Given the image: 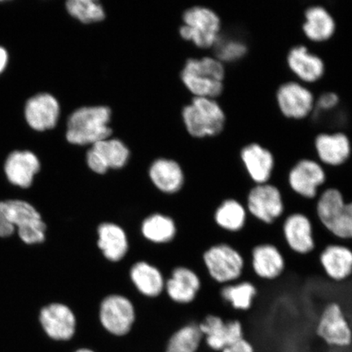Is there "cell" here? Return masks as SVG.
I'll return each mask as SVG.
<instances>
[{
	"instance_id": "obj_1",
	"label": "cell",
	"mask_w": 352,
	"mask_h": 352,
	"mask_svg": "<svg viewBox=\"0 0 352 352\" xmlns=\"http://www.w3.org/2000/svg\"><path fill=\"white\" fill-rule=\"evenodd\" d=\"M110 120L111 110L103 105L78 109L69 118L66 138L73 144L94 145L109 138Z\"/></svg>"
},
{
	"instance_id": "obj_2",
	"label": "cell",
	"mask_w": 352,
	"mask_h": 352,
	"mask_svg": "<svg viewBox=\"0 0 352 352\" xmlns=\"http://www.w3.org/2000/svg\"><path fill=\"white\" fill-rule=\"evenodd\" d=\"M226 74L221 61L213 57L189 59L182 72V79L195 98L214 99L222 94Z\"/></svg>"
},
{
	"instance_id": "obj_3",
	"label": "cell",
	"mask_w": 352,
	"mask_h": 352,
	"mask_svg": "<svg viewBox=\"0 0 352 352\" xmlns=\"http://www.w3.org/2000/svg\"><path fill=\"white\" fill-rule=\"evenodd\" d=\"M184 125L193 138L218 135L226 124V114L214 99L195 98L182 112Z\"/></svg>"
},
{
	"instance_id": "obj_4",
	"label": "cell",
	"mask_w": 352,
	"mask_h": 352,
	"mask_svg": "<svg viewBox=\"0 0 352 352\" xmlns=\"http://www.w3.org/2000/svg\"><path fill=\"white\" fill-rule=\"evenodd\" d=\"M184 25L179 34L184 41H191L201 48L213 47L219 37L221 22L213 10L206 7H192L184 12Z\"/></svg>"
},
{
	"instance_id": "obj_5",
	"label": "cell",
	"mask_w": 352,
	"mask_h": 352,
	"mask_svg": "<svg viewBox=\"0 0 352 352\" xmlns=\"http://www.w3.org/2000/svg\"><path fill=\"white\" fill-rule=\"evenodd\" d=\"M7 222L19 228L21 239L26 244L41 243L45 239L46 224L41 215L28 202L19 200L0 201Z\"/></svg>"
},
{
	"instance_id": "obj_6",
	"label": "cell",
	"mask_w": 352,
	"mask_h": 352,
	"mask_svg": "<svg viewBox=\"0 0 352 352\" xmlns=\"http://www.w3.org/2000/svg\"><path fill=\"white\" fill-rule=\"evenodd\" d=\"M204 261L210 276L220 284L236 283L245 270L243 255L226 243L211 246L204 253Z\"/></svg>"
},
{
	"instance_id": "obj_7",
	"label": "cell",
	"mask_w": 352,
	"mask_h": 352,
	"mask_svg": "<svg viewBox=\"0 0 352 352\" xmlns=\"http://www.w3.org/2000/svg\"><path fill=\"white\" fill-rule=\"evenodd\" d=\"M316 333L329 346L346 349L352 344V328L340 302H330L325 305Z\"/></svg>"
},
{
	"instance_id": "obj_8",
	"label": "cell",
	"mask_w": 352,
	"mask_h": 352,
	"mask_svg": "<svg viewBox=\"0 0 352 352\" xmlns=\"http://www.w3.org/2000/svg\"><path fill=\"white\" fill-rule=\"evenodd\" d=\"M248 214L267 226L274 223L285 212L280 189L270 183L255 184L246 198Z\"/></svg>"
},
{
	"instance_id": "obj_9",
	"label": "cell",
	"mask_w": 352,
	"mask_h": 352,
	"mask_svg": "<svg viewBox=\"0 0 352 352\" xmlns=\"http://www.w3.org/2000/svg\"><path fill=\"white\" fill-rule=\"evenodd\" d=\"M129 148L118 139H105L92 145L87 153V164L94 173L104 175L109 169H121L129 162Z\"/></svg>"
},
{
	"instance_id": "obj_10",
	"label": "cell",
	"mask_w": 352,
	"mask_h": 352,
	"mask_svg": "<svg viewBox=\"0 0 352 352\" xmlns=\"http://www.w3.org/2000/svg\"><path fill=\"white\" fill-rule=\"evenodd\" d=\"M100 319L109 333L118 336H125L135 320L134 306L129 298L112 294L101 302Z\"/></svg>"
},
{
	"instance_id": "obj_11",
	"label": "cell",
	"mask_w": 352,
	"mask_h": 352,
	"mask_svg": "<svg viewBox=\"0 0 352 352\" xmlns=\"http://www.w3.org/2000/svg\"><path fill=\"white\" fill-rule=\"evenodd\" d=\"M327 182V174L322 166L314 160H302L290 170L288 182L290 188L305 199H314L318 189Z\"/></svg>"
},
{
	"instance_id": "obj_12",
	"label": "cell",
	"mask_w": 352,
	"mask_h": 352,
	"mask_svg": "<svg viewBox=\"0 0 352 352\" xmlns=\"http://www.w3.org/2000/svg\"><path fill=\"white\" fill-rule=\"evenodd\" d=\"M283 233L286 245L294 253L307 255L316 249L314 226L305 214H289L284 220Z\"/></svg>"
},
{
	"instance_id": "obj_13",
	"label": "cell",
	"mask_w": 352,
	"mask_h": 352,
	"mask_svg": "<svg viewBox=\"0 0 352 352\" xmlns=\"http://www.w3.org/2000/svg\"><path fill=\"white\" fill-rule=\"evenodd\" d=\"M202 336L211 349L221 351L244 338V329L241 321H224L218 316L210 315L199 324Z\"/></svg>"
},
{
	"instance_id": "obj_14",
	"label": "cell",
	"mask_w": 352,
	"mask_h": 352,
	"mask_svg": "<svg viewBox=\"0 0 352 352\" xmlns=\"http://www.w3.org/2000/svg\"><path fill=\"white\" fill-rule=\"evenodd\" d=\"M276 99L281 112L288 118H305L314 107V95L307 88L296 82L280 85L277 90Z\"/></svg>"
},
{
	"instance_id": "obj_15",
	"label": "cell",
	"mask_w": 352,
	"mask_h": 352,
	"mask_svg": "<svg viewBox=\"0 0 352 352\" xmlns=\"http://www.w3.org/2000/svg\"><path fill=\"white\" fill-rule=\"evenodd\" d=\"M41 322L47 336L55 340H69L76 332V319L67 306L60 303L43 307Z\"/></svg>"
},
{
	"instance_id": "obj_16",
	"label": "cell",
	"mask_w": 352,
	"mask_h": 352,
	"mask_svg": "<svg viewBox=\"0 0 352 352\" xmlns=\"http://www.w3.org/2000/svg\"><path fill=\"white\" fill-rule=\"evenodd\" d=\"M252 267L258 278L274 280L283 274L286 262L276 245L262 243L255 245L252 250Z\"/></svg>"
},
{
	"instance_id": "obj_17",
	"label": "cell",
	"mask_w": 352,
	"mask_h": 352,
	"mask_svg": "<svg viewBox=\"0 0 352 352\" xmlns=\"http://www.w3.org/2000/svg\"><path fill=\"white\" fill-rule=\"evenodd\" d=\"M319 261L330 280L341 283L352 276V250L342 244H329L321 250Z\"/></svg>"
},
{
	"instance_id": "obj_18",
	"label": "cell",
	"mask_w": 352,
	"mask_h": 352,
	"mask_svg": "<svg viewBox=\"0 0 352 352\" xmlns=\"http://www.w3.org/2000/svg\"><path fill=\"white\" fill-rule=\"evenodd\" d=\"M60 116L58 101L50 94H41L30 99L25 107L29 125L37 131L54 129Z\"/></svg>"
},
{
	"instance_id": "obj_19",
	"label": "cell",
	"mask_w": 352,
	"mask_h": 352,
	"mask_svg": "<svg viewBox=\"0 0 352 352\" xmlns=\"http://www.w3.org/2000/svg\"><path fill=\"white\" fill-rule=\"evenodd\" d=\"M241 160L246 171L255 184L270 182L274 169V157L272 153L258 144H250L242 148Z\"/></svg>"
},
{
	"instance_id": "obj_20",
	"label": "cell",
	"mask_w": 352,
	"mask_h": 352,
	"mask_svg": "<svg viewBox=\"0 0 352 352\" xmlns=\"http://www.w3.org/2000/svg\"><path fill=\"white\" fill-rule=\"evenodd\" d=\"M41 169V164L36 156L30 152H14L8 157L6 173L8 180L15 186L29 188L32 186L34 176Z\"/></svg>"
},
{
	"instance_id": "obj_21",
	"label": "cell",
	"mask_w": 352,
	"mask_h": 352,
	"mask_svg": "<svg viewBox=\"0 0 352 352\" xmlns=\"http://www.w3.org/2000/svg\"><path fill=\"white\" fill-rule=\"evenodd\" d=\"M165 288L173 301L188 303L195 300L201 288V280L196 272L189 268L176 267L166 281Z\"/></svg>"
},
{
	"instance_id": "obj_22",
	"label": "cell",
	"mask_w": 352,
	"mask_h": 352,
	"mask_svg": "<svg viewBox=\"0 0 352 352\" xmlns=\"http://www.w3.org/2000/svg\"><path fill=\"white\" fill-rule=\"evenodd\" d=\"M316 148L320 160L329 166H340L349 160L351 144L345 134H320L316 138Z\"/></svg>"
},
{
	"instance_id": "obj_23",
	"label": "cell",
	"mask_w": 352,
	"mask_h": 352,
	"mask_svg": "<svg viewBox=\"0 0 352 352\" xmlns=\"http://www.w3.org/2000/svg\"><path fill=\"white\" fill-rule=\"evenodd\" d=\"M149 177L160 191L175 193L182 189L184 175L182 166L175 161L160 158L149 168Z\"/></svg>"
},
{
	"instance_id": "obj_24",
	"label": "cell",
	"mask_w": 352,
	"mask_h": 352,
	"mask_svg": "<svg viewBox=\"0 0 352 352\" xmlns=\"http://www.w3.org/2000/svg\"><path fill=\"white\" fill-rule=\"evenodd\" d=\"M287 61L292 72L306 82L318 80L324 72L323 60L302 45L294 47L289 51Z\"/></svg>"
},
{
	"instance_id": "obj_25",
	"label": "cell",
	"mask_w": 352,
	"mask_h": 352,
	"mask_svg": "<svg viewBox=\"0 0 352 352\" xmlns=\"http://www.w3.org/2000/svg\"><path fill=\"white\" fill-rule=\"evenodd\" d=\"M98 236V246L105 258L113 262L124 258L129 250V240L120 226L112 223L100 224Z\"/></svg>"
},
{
	"instance_id": "obj_26",
	"label": "cell",
	"mask_w": 352,
	"mask_h": 352,
	"mask_svg": "<svg viewBox=\"0 0 352 352\" xmlns=\"http://www.w3.org/2000/svg\"><path fill=\"white\" fill-rule=\"evenodd\" d=\"M130 276L136 289L145 296L157 297L165 288L164 279L161 272L146 262L134 264Z\"/></svg>"
},
{
	"instance_id": "obj_27",
	"label": "cell",
	"mask_w": 352,
	"mask_h": 352,
	"mask_svg": "<svg viewBox=\"0 0 352 352\" xmlns=\"http://www.w3.org/2000/svg\"><path fill=\"white\" fill-rule=\"evenodd\" d=\"M306 21L303 32L314 41H324L332 36L336 30V22L330 13L321 6H312L305 12Z\"/></svg>"
},
{
	"instance_id": "obj_28",
	"label": "cell",
	"mask_w": 352,
	"mask_h": 352,
	"mask_svg": "<svg viewBox=\"0 0 352 352\" xmlns=\"http://www.w3.org/2000/svg\"><path fill=\"white\" fill-rule=\"evenodd\" d=\"M248 218V211L245 206L234 198L223 201L214 212V221L217 226L230 232L243 230Z\"/></svg>"
},
{
	"instance_id": "obj_29",
	"label": "cell",
	"mask_w": 352,
	"mask_h": 352,
	"mask_svg": "<svg viewBox=\"0 0 352 352\" xmlns=\"http://www.w3.org/2000/svg\"><path fill=\"white\" fill-rule=\"evenodd\" d=\"M344 196L336 188H329L320 193L316 204V213L322 226L329 230L346 204Z\"/></svg>"
},
{
	"instance_id": "obj_30",
	"label": "cell",
	"mask_w": 352,
	"mask_h": 352,
	"mask_svg": "<svg viewBox=\"0 0 352 352\" xmlns=\"http://www.w3.org/2000/svg\"><path fill=\"white\" fill-rule=\"evenodd\" d=\"M220 294L233 309L246 311L253 307L258 289L250 281L243 280L224 285Z\"/></svg>"
},
{
	"instance_id": "obj_31",
	"label": "cell",
	"mask_w": 352,
	"mask_h": 352,
	"mask_svg": "<svg viewBox=\"0 0 352 352\" xmlns=\"http://www.w3.org/2000/svg\"><path fill=\"white\" fill-rule=\"evenodd\" d=\"M142 232L148 241L155 243H166L174 239L176 226L173 219L164 214H155L144 220Z\"/></svg>"
},
{
	"instance_id": "obj_32",
	"label": "cell",
	"mask_w": 352,
	"mask_h": 352,
	"mask_svg": "<svg viewBox=\"0 0 352 352\" xmlns=\"http://www.w3.org/2000/svg\"><path fill=\"white\" fill-rule=\"evenodd\" d=\"M66 10L83 24L98 23L105 17L103 6L96 0H69L66 3Z\"/></svg>"
},
{
	"instance_id": "obj_33",
	"label": "cell",
	"mask_w": 352,
	"mask_h": 352,
	"mask_svg": "<svg viewBox=\"0 0 352 352\" xmlns=\"http://www.w3.org/2000/svg\"><path fill=\"white\" fill-rule=\"evenodd\" d=\"M201 338L199 325H187L170 338L166 352H196Z\"/></svg>"
},
{
	"instance_id": "obj_34",
	"label": "cell",
	"mask_w": 352,
	"mask_h": 352,
	"mask_svg": "<svg viewBox=\"0 0 352 352\" xmlns=\"http://www.w3.org/2000/svg\"><path fill=\"white\" fill-rule=\"evenodd\" d=\"M217 59L224 63H232L243 57L248 52V46L241 39L219 37L214 45Z\"/></svg>"
},
{
	"instance_id": "obj_35",
	"label": "cell",
	"mask_w": 352,
	"mask_h": 352,
	"mask_svg": "<svg viewBox=\"0 0 352 352\" xmlns=\"http://www.w3.org/2000/svg\"><path fill=\"white\" fill-rule=\"evenodd\" d=\"M328 232L338 239L352 240V201L346 202Z\"/></svg>"
},
{
	"instance_id": "obj_36",
	"label": "cell",
	"mask_w": 352,
	"mask_h": 352,
	"mask_svg": "<svg viewBox=\"0 0 352 352\" xmlns=\"http://www.w3.org/2000/svg\"><path fill=\"white\" fill-rule=\"evenodd\" d=\"M340 102V98L334 92H325L321 95L318 100V107L321 110H330L337 107Z\"/></svg>"
},
{
	"instance_id": "obj_37",
	"label": "cell",
	"mask_w": 352,
	"mask_h": 352,
	"mask_svg": "<svg viewBox=\"0 0 352 352\" xmlns=\"http://www.w3.org/2000/svg\"><path fill=\"white\" fill-rule=\"evenodd\" d=\"M222 352H255V350L252 342L244 338L233 343L232 345L227 347Z\"/></svg>"
},
{
	"instance_id": "obj_38",
	"label": "cell",
	"mask_w": 352,
	"mask_h": 352,
	"mask_svg": "<svg viewBox=\"0 0 352 352\" xmlns=\"http://www.w3.org/2000/svg\"><path fill=\"white\" fill-rule=\"evenodd\" d=\"M13 232H14V228L7 222L3 210L0 208V237L10 236L12 234Z\"/></svg>"
},
{
	"instance_id": "obj_39",
	"label": "cell",
	"mask_w": 352,
	"mask_h": 352,
	"mask_svg": "<svg viewBox=\"0 0 352 352\" xmlns=\"http://www.w3.org/2000/svg\"><path fill=\"white\" fill-rule=\"evenodd\" d=\"M8 63V54L3 48L0 47V73L3 72Z\"/></svg>"
},
{
	"instance_id": "obj_40",
	"label": "cell",
	"mask_w": 352,
	"mask_h": 352,
	"mask_svg": "<svg viewBox=\"0 0 352 352\" xmlns=\"http://www.w3.org/2000/svg\"><path fill=\"white\" fill-rule=\"evenodd\" d=\"M76 352H94L92 351H90V350H87V349H82V350H79Z\"/></svg>"
}]
</instances>
